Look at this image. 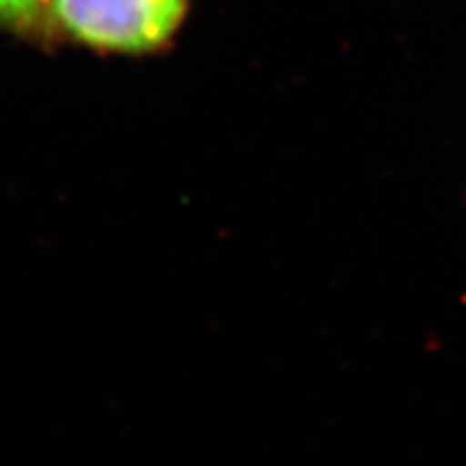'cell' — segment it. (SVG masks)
<instances>
[{"mask_svg":"<svg viewBox=\"0 0 466 466\" xmlns=\"http://www.w3.org/2000/svg\"><path fill=\"white\" fill-rule=\"evenodd\" d=\"M188 0H56L55 33L102 52L141 55L165 46L186 15Z\"/></svg>","mask_w":466,"mask_h":466,"instance_id":"cell-1","label":"cell"},{"mask_svg":"<svg viewBox=\"0 0 466 466\" xmlns=\"http://www.w3.org/2000/svg\"><path fill=\"white\" fill-rule=\"evenodd\" d=\"M56 0H0V28L31 37L55 33L52 11Z\"/></svg>","mask_w":466,"mask_h":466,"instance_id":"cell-2","label":"cell"}]
</instances>
